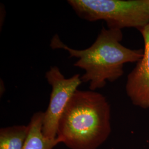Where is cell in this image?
I'll return each instance as SVG.
<instances>
[{"mask_svg":"<svg viewBox=\"0 0 149 149\" xmlns=\"http://www.w3.org/2000/svg\"><path fill=\"white\" fill-rule=\"evenodd\" d=\"M122 30L103 28L95 42L85 49L78 50L65 44L58 35L50 42L53 49H64L70 57L78 59L74 66L84 70L82 83H88L90 90L96 91L113 82L124 74L127 63H137L143 55V49H132L124 46Z\"/></svg>","mask_w":149,"mask_h":149,"instance_id":"obj_1","label":"cell"},{"mask_svg":"<svg viewBox=\"0 0 149 149\" xmlns=\"http://www.w3.org/2000/svg\"><path fill=\"white\" fill-rule=\"evenodd\" d=\"M111 133V107L105 96L77 90L59 119L56 139L70 149H97Z\"/></svg>","mask_w":149,"mask_h":149,"instance_id":"obj_2","label":"cell"},{"mask_svg":"<svg viewBox=\"0 0 149 149\" xmlns=\"http://www.w3.org/2000/svg\"><path fill=\"white\" fill-rule=\"evenodd\" d=\"M68 3L81 18L103 21L108 28L139 31L149 23V0H69Z\"/></svg>","mask_w":149,"mask_h":149,"instance_id":"obj_3","label":"cell"},{"mask_svg":"<svg viewBox=\"0 0 149 149\" xmlns=\"http://www.w3.org/2000/svg\"><path fill=\"white\" fill-rule=\"evenodd\" d=\"M45 78L52 87L48 108L44 112L42 132L49 140L56 139L59 119L70 99L82 84L80 74L66 78L56 66H52L45 73Z\"/></svg>","mask_w":149,"mask_h":149,"instance_id":"obj_4","label":"cell"},{"mask_svg":"<svg viewBox=\"0 0 149 149\" xmlns=\"http://www.w3.org/2000/svg\"><path fill=\"white\" fill-rule=\"evenodd\" d=\"M139 31L144 40L143 55L128 74L125 91L134 106L145 109L149 108V23Z\"/></svg>","mask_w":149,"mask_h":149,"instance_id":"obj_5","label":"cell"},{"mask_svg":"<svg viewBox=\"0 0 149 149\" xmlns=\"http://www.w3.org/2000/svg\"><path fill=\"white\" fill-rule=\"evenodd\" d=\"M44 112H38L32 116L28 125L29 132L23 149H53L59 142L57 139L49 140L42 132Z\"/></svg>","mask_w":149,"mask_h":149,"instance_id":"obj_6","label":"cell"},{"mask_svg":"<svg viewBox=\"0 0 149 149\" xmlns=\"http://www.w3.org/2000/svg\"><path fill=\"white\" fill-rule=\"evenodd\" d=\"M28 125H13L0 129V149H23L27 140Z\"/></svg>","mask_w":149,"mask_h":149,"instance_id":"obj_7","label":"cell"}]
</instances>
